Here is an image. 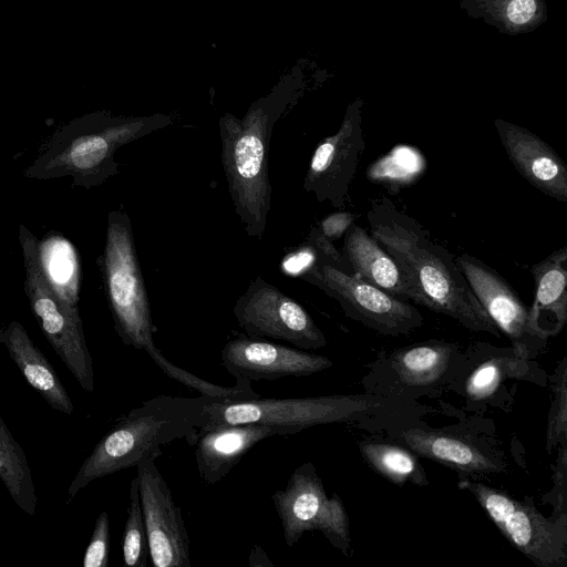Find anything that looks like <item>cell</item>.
I'll list each match as a JSON object with an SVG mask.
<instances>
[{
  "label": "cell",
  "mask_w": 567,
  "mask_h": 567,
  "mask_svg": "<svg viewBox=\"0 0 567 567\" xmlns=\"http://www.w3.org/2000/svg\"><path fill=\"white\" fill-rule=\"evenodd\" d=\"M359 446L364 461L386 480L395 484H429L423 466L408 447L377 441H362Z\"/></svg>",
  "instance_id": "26"
},
{
  "label": "cell",
  "mask_w": 567,
  "mask_h": 567,
  "mask_svg": "<svg viewBox=\"0 0 567 567\" xmlns=\"http://www.w3.org/2000/svg\"><path fill=\"white\" fill-rule=\"evenodd\" d=\"M275 114L257 109L220 124L221 163L229 194L248 236L260 239L271 205L269 153Z\"/></svg>",
  "instance_id": "5"
},
{
  "label": "cell",
  "mask_w": 567,
  "mask_h": 567,
  "mask_svg": "<svg viewBox=\"0 0 567 567\" xmlns=\"http://www.w3.org/2000/svg\"><path fill=\"white\" fill-rule=\"evenodd\" d=\"M456 344L427 341L394 351L390 367L400 383L410 388H426L443 378Z\"/></svg>",
  "instance_id": "24"
},
{
  "label": "cell",
  "mask_w": 567,
  "mask_h": 567,
  "mask_svg": "<svg viewBox=\"0 0 567 567\" xmlns=\"http://www.w3.org/2000/svg\"><path fill=\"white\" fill-rule=\"evenodd\" d=\"M110 553V519L103 511L95 520L93 533L83 556L84 567H106Z\"/></svg>",
  "instance_id": "30"
},
{
  "label": "cell",
  "mask_w": 567,
  "mask_h": 567,
  "mask_svg": "<svg viewBox=\"0 0 567 567\" xmlns=\"http://www.w3.org/2000/svg\"><path fill=\"white\" fill-rule=\"evenodd\" d=\"M234 315L250 337L281 340L300 349L316 350L327 344L308 311L259 276L236 301Z\"/></svg>",
  "instance_id": "11"
},
{
  "label": "cell",
  "mask_w": 567,
  "mask_h": 567,
  "mask_svg": "<svg viewBox=\"0 0 567 567\" xmlns=\"http://www.w3.org/2000/svg\"><path fill=\"white\" fill-rule=\"evenodd\" d=\"M528 358L517 352L514 348L506 350L505 354L489 358L481 363L470 374L465 383V392L468 398L482 400L491 396L507 379H525Z\"/></svg>",
  "instance_id": "27"
},
{
  "label": "cell",
  "mask_w": 567,
  "mask_h": 567,
  "mask_svg": "<svg viewBox=\"0 0 567 567\" xmlns=\"http://www.w3.org/2000/svg\"><path fill=\"white\" fill-rule=\"evenodd\" d=\"M566 358L563 359L555 381V401L549 413L547 430V450L550 452L557 443H566L567 437V388Z\"/></svg>",
  "instance_id": "29"
},
{
  "label": "cell",
  "mask_w": 567,
  "mask_h": 567,
  "mask_svg": "<svg viewBox=\"0 0 567 567\" xmlns=\"http://www.w3.org/2000/svg\"><path fill=\"white\" fill-rule=\"evenodd\" d=\"M307 246L312 250L316 260L352 274L343 254L332 245V241L323 236L318 226L311 227L307 238Z\"/></svg>",
  "instance_id": "31"
},
{
  "label": "cell",
  "mask_w": 567,
  "mask_h": 567,
  "mask_svg": "<svg viewBox=\"0 0 567 567\" xmlns=\"http://www.w3.org/2000/svg\"><path fill=\"white\" fill-rule=\"evenodd\" d=\"M205 424L204 395H158L132 409L99 441L68 488V498L89 483L162 455V445L185 439L195 445Z\"/></svg>",
  "instance_id": "3"
},
{
  "label": "cell",
  "mask_w": 567,
  "mask_h": 567,
  "mask_svg": "<svg viewBox=\"0 0 567 567\" xmlns=\"http://www.w3.org/2000/svg\"><path fill=\"white\" fill-rule=\"evenodd\" d=\"M220 358L221 365L236 380L248 382L305 377L332 365L327 357L244 336L229 340Z\"/></svg>",
  "instance_id": "15"
},
{
  "label": "cell",
  "mask_w": 567,
  "mask_h": 567,
  "mask_svg": "<svg viewBox=\"0 0 567 567\" xmlns=\"http://www.w3.org/2000/svg\"><path fill=\"white\" fill-rule=\"evenodd\" d=\"M38 255L51 289L66 306L79 310L81 264L72 243L59 233H50L38 241Z\"/></svg>",
  "instance_id": "22"
},
{
  "label": "cell",
  "mask_w": 567,
  "mask_h": 567,
  "mask_svg": "<svg viewBox=\"0 0 567 567\" xmlns=\"http://www.w3.org/2000/svg\"><path fill=\"white\" fill-rule=\"evenodd\" d=\"M101 268L115 330L124 344L145 351L166 375L202 395L213 399L236 395L235 386L217 385L178 368L156 347L148 296L125 210L109 213Z\"/></svg>",
  "instance_id": "2"
},
{
  "label": "cell",
  "mask_w": 567,
  "mask_h": 567,
  "mask_svg": "<svg viewBox=\"0 0 567 567\" xmlns=\"http://www.w3.org/2000/svg\"><path fill=\"white\" fill-rule=\"evenodd\" d=\"M357 214L350 212H337L326 216L318 225V228L330 241L341 238L354 220Z\"/></svg>",
  "instance_id": "32"
},
{
  "label": "cell",
  "mask_w": 567,
  "mask_h": 567,
  "mask_svg": "<svg viewBox=\"0 0 567 567\" xmlns=\"http://www.w3.org/2000/svg\"><path fill=\"white\" fill-rule=\"evenodd\" d=\"M393 437L415 455L460 473L475 476L504 471L503 463L493 453L463 436L412 427L401 430Z\"/></svg>",
  "instance_id": "18"
},
{
  "label": "cell",
  "mask_w": 567,
  "mask_h": 567,
  "mask_svg": "<svg viewBox=\"0 0 567 567\" xmlns=\"http://www.w3.org/2000/svg\"><path fill=\"white\" fill-rule=\"evenodd\" d=\"M25 278L24 291L39 326L84 391L94 390L93 364L89 352L80 311L66 306L51 289L42 272L38 239L24 226H19Z\"/></svg>",
  "instance_id": "7"
},
{
  "label": "cell",
  "mask_w": 567,
  "mask_h": 567,
  "mask_svg": "<svg viewBox=\"0 0 567 567\" xmlns=\"http://www.w3.org/2000/svg\"><path fill=\"white\" fill-rule=\"evenodd\" d=\"M363 100L348 105L338 132L323 138L316 147L303 179V189L320 203L343 208L350 185L364 150L362 126Z\"/></svg>",
  "instance_id": "12"
},
{
  "label": "cell",
  "mask_w": 567,
  "mask_h": 567,
  "mask_svg": "<svg viewBox=\"0 0 567 567\" xmlns=\"http://www.w3.org/2000/svg\"><path fill=\"white\" fill-rule=\"evenodd\" d=\"M291 427L268 424L219 425L198 433L195 460L202 481L213 485L225 477L243 456L264 439L292 435Z\"/></svg>",
  "instance_id": "17"
},
{
  "label": "cell",
  "mask_w": 567,
  "mask_h": 567,
  "mask_svg": "<svg viewBox=\"0 0 567 567\" xmlns=\"http://www.w3.org/2000/svg\"><path fill=\"white\" fill-rule=\"evenodd\" d=\"M460 6L470 18L507 35L529 33L548 18L545 0H460Z\"/></svg>",
  "instance_id": "23"
},
{
  "label": "cell",
  "mask_w": 567,
  "mask_h": 567,
  "mask_svg": "<svg viewBox=\"0 0 567 567\" xmlns=\"http://www.w3.org/2000/svg\"><path fill=\"white\" fill-rule=\"evenodd\" d=\"M390 398L374 394L311 398H256L219 400L204 395L205 424L198 433L219 425L268 424L303 429L340 422H357L380 416L391 409Z\"/></svg>",
  "instance_id": "6"
},
{
  "label": "cell",
  "mask_w": 567,
  "mask_h": 567,
  "mask_svg": "<svg viewBox=\"0 0 567 567\" xmlns=\"http://www.w3.org/2000/svg\"><path fill=\"white\" fill-rule=\"evenodd\" d=\"M155 460L150 456L136 465L150 558L156 567H190L189 539L182 512Z\"/></svg>",
  "instance_id": "13"
},
{
  "label": "cell",
  "mask_w": 567,
  "mask_h": 567,
  "mask_svg": "<svg viewBox=\"0 0 567 567\" xmlns=\"http://www.w3.org/2000/svg\"><path fill=\"white\" fill-rule=\"evenodd\" d=\"M370 234L395 260L415 296V303L449 316L472 331L501 337L455 257L430 231L381 196L367 212Z\"/></svg>",
  "instance_id": "1"
},
{
  "label": "cell",
  "mask_w": 567,
  "mask_h": 567,
  "mask_svg": "<svg viewBox=\"0 0 567 567\" xmlns=\"http://www.w3.org/2000/svg\"><path fill=\"white\" fill-rule=\"evenodd\" d=\"M271 499L287 546H293L305 533L318 530L349 557L351 538L347 511L338 494L327 495L311 462L295 468L285 488L276 491Z\"/></svg>",
  "instance_id": "9"
},
{
  "label": "cell",
  "mask_w": 567,
  "mask_h": 567,
  "mask_svg": "<svg viewBox=\"0 0 567 567\" xmlns=\"http://www.w3.org/2000/svg\"><path fill=\"white\" fill-rule=\"evenodd\" d=\"M461 489L474 495L502 534L539 567H565L567 563L566 517L549 519L533 503L481 482L462 480Z\"/></svg>",
  "instance_id": "8"
},
{
  "label": "cell",
  "mask_w": 567,
  "mask_h": 567,
  "mask_svg": "<svg viewBox=\"0 0 567 567\" xmlns=\"http://www.w3.org/2000/svg\"><path fill=\"white\" fill-rule=\"evenodd\" d=\"M455 262L495 326L511 339L513 348L528 359L542 351L547 339L533 330L528 308L507 280L470 254L455 257Z\"/></svg>",
  "instance_id": "14"
},
{
  "label": "cell",
  "mask_w": 567,
  "mask_h": 567,
  "mask_svg": "<svg viewBox=\"0 0 567 567\" xmlns=\"http://www.w3.org/2000/svg\"><path fill=\"white\" fill-rule=\"evenodd\" d=\"M494 126L519 175L546 196L567 202V165L554 148L517 124L496 118Z\"/></svg>",
  "instance_id": "16"
},
{
  "label": "cell",
  "mask_w": 567,
  "mask_h": 567,
  "mask_svg": "<svg viewBox=\"0 0 567 567\" xmlns=\"http://www.w3.org/2000/svg\"><path fill=\"white\" fill-rule=\"evenodd\" d=\"M343 256L354 276L402 299L415 301V296L395 260L359 225L344 234Z\"/></svg>",
  "instance_id": "20"
},
{
  "label": "cell",
  "mask_w": 567,
  "mask_h": 567,
  "mask_svg": "<svg viewBox=\"0 0 567 567\" xmlns=\"http://www.w3.org/2000/svg\"><path fill=\"white\" fill-rule=\"evenodd\" d=\"M157 118H111L90 115L60 130L25 169L32 179L73 178V185L92 188L118 173L116 151L166 125Z\"/></svg>",
  "instance_id": "4"
},
{
  "label": "cell",
  "mask_w": 567,
  "mask_h": 567,
  "mask_svg": "<svg viewBox=\"0 0 567 567\" xmlns=\"http://www.w3.org/2000/svg\"><path fill=\"white\" fill-rule=\"evenodd\" d=\"M0 343L6 347L27 382L52 409L68 415L74 412L72 400L55 370L19 321L13 320L0 330Z\"/></svg>",
  "instance_id": "21"
},
{
  "label": "cell",
  "mask_w": 567,
  "mask_h": 567,
  "mask_svg": "<svg viewBox=\"0 0 567 567\" xmlns=\"http://www.w3.org/2000/svg\"><path fill=\"white\" fill-rule=\"evenodd\" d=\"M299 276L336 299L346 316L381 334H408L423 323L420 311L406 300L329 264L313 259Z\"/></svg>",
  "instance_id": "10"
},
{
  "label": "cell",
  "mask_w": 567,
  "mask_h": 567,
  "mask_svg": "<svg viewBox=\"0 0 567 567\" xmlns=\"http://www.w3.org/2000/svg\"><path fill=\"white\" fill-rule=\"evenodd\" d=\"M529 270L535 281L529 322L537 334L548 339L567 322V247L554 250Z\"/></svg>",
  "instance_id": "19"
},
{
  "label": "cell",
  "mask_w": 567,
  "mask_h": 567,
  "mask_svg": "<svg viewBox=\"0 0 567 567\" xmlns=\"http://www.w3.org/2000/svg\"><path fill=\"white\" fill-rule=\"evenodd\" d=\"M122 550L125 566L144 567L146 565L150 551L137 476L130 484V502L123 533Z\"/></svg>",
  "instance_id": "28"
},
{
  "label": "cell",
  "mask_w": 567,
  "mask_h": 567,
  "mask_svg": "<svg viewBox=\"0 0 567 567\" xmlns=\"http://www.w3.org/2000/svg\"><path fill=\"white\" fill-rule=\"evenodd\" d=\"M0 478L14 503L35 515L38 498L28 458L0 416Z\"/></svg>",
  "instance_id": "25"
}]
</instances>
